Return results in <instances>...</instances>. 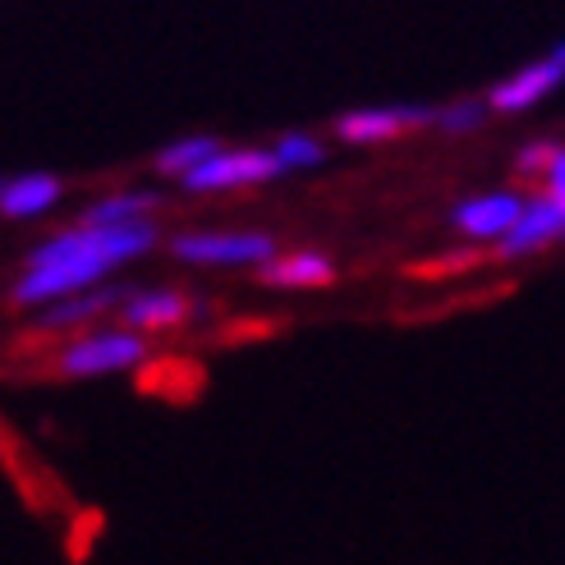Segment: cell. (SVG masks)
<instances>
[{
    "label": "cell",
    "instance_id": "11",
    "mask_svg": "<svg viewBox=\"0 0 565 565\" xmlns=\"http://www.w3.org/2000/svg\"><path fill=\"white\" fill-rule=\"evenodd\" d=\"M184 313H189L184 295H175V290H148V295H129L125 327H134V331H166V327L184 322Z\"/></svg>",
    "mask_w": 565,
    "mask_h": 565
},
{
    "label": "cell",
    "instance_id": "4",
    "mask_svg": "<svg viewBox=\"0 0 565 565\" xmlns=\"http://www.w3.org/2000/svg\"><path fill=\"white\" fill-rule=\"evenodd\" d=\"M171 253L193 267H258L276 258V244L271 235H258V231H231V235L203 231V235H180Z\"/></svg>",
    "mask_w": 565,
    "mask_h": 565
},
{
    "label": "cell",
    "instance_id": "7",
    "mask_svg": "<svg viewBox=\"0 0 565 565\" xmlns=\"http://www.w3.org/2000/svg\"><path fill=\"white\" fill-rule=\"evenodd\" d=\"M524 216V198L515 193H483V198H469L450 212V225L469 239H505L515 231V221Z\"/></svg>",
    "mask_w": 565,
    "mask_h": 565
},
{
    "label": "cell",
    "instance_id": "9",
    "mask_svg": "<svg viewBox=\"0 0 565 565\" xmlns=\"http://www.w3.org/2000/svg\"><path fill=\"white\" fill-rule=\"evenodd\" d=\"M65 184L55 175H19V180H6V193H0V212L10 221H28V216H42L61 203Z\"/></svg>",
    "mask_w": 565,
    "mask_h": 565
},
{
    "label": "cell",
    "instance_id": "6",
    "mask_svg": "<svg viewBox=\"0 0 565 565\" xmlns=\"http://www.w3.org/2000/svg\"><path fill=\"white\" fill-rule=\"evenodd\" d=\"M565 83V61H556V55H547V61H533L524 70H515L511 78H501L492 88V110H501V116H520V110L539 106L543 97H552L556 88Z\"/></svg>",
    "mask_w": 565,
    "mask_h": 565
},
{
    "label": "cell",
    "instance_id": "12",
    "mask_svg": "<svg viewBox=\"0 0 565 565\" xmlns=\"http://www.w3.org/2000/svg\"><path fill=\"white\" fill-rule=\"evenodd\" d=\"M120 299H129V290H120V286H110V290H78V295H70V303L46 308V313L38 318V327L42 331H70V327L93 322L97 313H106V308L120 303Z\"/></svg>",
    "mask_w": 565,
    "mask_h": 565
},
{
    "label": "cell",
    "instance_id": "2",
    "mask_svg": "<svg viewBox=\"0 0 565 565\" xmlns=\"http://www.w3.org/2000/svg\"><path fill=\"white\" fill-rule=\"evenodd\" d=\"M143 359H148V341L134 327H125V331H93V335H83V341H74L61 354V373L65 377H106V373L138 369Z\"/></svg>",
    "mask_w": 565,
    "mask_h": 565
},
{
    "label": "cell",
    "instance_id": "5",
    "mask_svg": "<svg viewBox=\"0 0 565 565\" xmlns=\"http://www.w3.org/2000/svg\"><path fill=\"white\" fill-rule=\"evenodd\" d=\"M437 120V110L428 106H373V110H350V116L335 120V134L354 148H373L386 143V138H401L405 129H418Z\"/></svg>",
    "mask_w": 565,
    "mask_h": 565
},
{
    "label": "cell",
    "instance_id": "3",
    "mask_svg": "<svg viewBox=\"0 0 565 565\" xmlns=\"http://www.w3.org/2000/svg\"><path fill=\"white\" fill-rule=\"evenodd\" d=\"M286 166L276 152H258V148H239V152H212L207 161H198L193 171L180 180L189 193H231V189H248V184H267L276 180Z\"/></svg>",
    "mask_w": 565,
    "mask_h": 565
},
{
    "label": "cell",
    "instance_id": "8",
    "mask_svg": "<svg viewBox=\"0 0 565 565\" xmlns=\"http://www.w3.org/2000/svg\"><path fill=\"white\" fill-rule=\"evenodd\" d=\"M556 239H565V207L556 198H533V203H524L515 231L501 239V253L505 258H529V253H539Z\"/></svg>",
    "mask_w": 565,
    "mask_h": 565
},
{
    "label": "cell",
    "instance_id": "15",
    "mask_svg": "<svg viewBox=\"0 0 565 565\" xmlns=\"http://www.w3.org/2000/svg\"><path fill=\"white\" fill-rule=\"evenodd\" d=\"M271 152L280 157V166H286V171H308V166L322 161V143H318V138H308V134H286Z\"/></svg>",
    "mask_w": 565,
    "mask_h": 565
},
{
    "label": "cell",
    "instance_id": "1",
    "mask_svg": "<svg viewBox=\"0 0 565 565\" xmlns=\"http://www.w3.org/2000/svg\"><path fill=\"white\" fill-rule=\"evenodd\" d=\"M157 244V231L148 221H129V225H78L46 244L33 248L28 271L14 286V303H55L70 299L78 290H93L97 280L120 267L138 253H148Z\"/></svg>",
    "mask_w": 565,
    "mask_h": 565
},
{
    "label": "cell",
    "instance_id": "18",
    "mask_svg": "<svg viewBox=\"0 0 565 565\" xmlns=\"http://www.w3.org/2000/svg\"><path fill=\"white\" fill-rule=\"evenodd\" d=\"M561 148H552V143H539V148H524V171H547V166H552V157H556Z\"/></svg>",
    "mask_w": 565,
    "mask_h": 565
},
{
    "label": "cell",
    "instance_id": "13",
    "mask_svg": "<svg viewBox=\"0 0 565 565\" xmlns=\"http://www.w3.org/2000/svg\"><path fill=\"white\" fill-rule=\"evenodd\" d=\"M157 207V193H110L102 203H93L83 212V225H129V221H148V212Z\"/></svg>",
    "mask_w": 565,
    "mask_h": 565
},
{
    "label": "cell",
    "instance_id": "16",
    "mask_svg": "<svg viewBox=\"0 0 565 565\" xmlns=\"http://www.w3.org/2000/svg\"><path fill=\"white\" fill-rule=\"evenodd\" d=\"M478 120H483V106H478V102H456V106L437 110V125H441V129H450V134H460V129H473Z\"/></svg>",
    "mask_w": 565,
    "mask_h": 565
},
{
    "label": "cell",
    "instance_id": "10",
    "mask_svg": "<svg viewBox=\"0 0 565 565\" xmlns=\"http://www.w3.org/2000/svg\"><path fill=\"white\" fill-rule=\"evenodd\" d=\"M331 263L322 253H290V258H271L263 267V280L276 290H318V286H331Z\"/></svg>",
    "mask_w": 565,
    "mask_h": 565
},
{
    "label": "cell",
    "instance_id": "19",
    "mask_svg": "<svg viewBox=\"0 0 565 565\" xmlns=\"http://www.w3.org/2000/svg\"><path fill=\"white\" fill-rule=\"evenodd\" d=\"M552 55H556V61H565V42H561V46H556V51H552Z\"/></svg>",
    "mask_w": 565,
    "mask_h": 565
},
{
    "label": "cell",
    "instance_id": "14",
    "mask_svg": "<svg viewBox=\"0 0 565 565\" xmlns=\"http://www.w3.org/2000/svg\"><path fill=\"white\" fill-rule=\"evenodd\" d=\"M212 152H221V143H216L212 134H189V138H175L171 148H161V152H157V171H161V175L184 180V175L193 171V166H198V161H207Z\"/></svg>",
    "mask_w": 565,
    "mask_h": 565
},
{
    "label": "cell",
    "instance_id": "17",
    "mask_svg": "<svg viewBox=\"0 0 565 565\" xmlns=\"http://www.w3.org/2000/svg\"><path fill=\"white\" fill-rule=\"evenodd\" d=\"M543 175H547V198H556V203L565 207V148L552 157V166H547Z\"/></svg>",
    "mask_w": 565,
    "mask_h": 565
},
{
    "label": "cell",
    "instance_id": "20",
    "mask_svg": "<svg viewBox=\"0 0 565 565\" xmlns=\"http://www.w3.org/2000/svg\"><path fill=\"white\" fill-rule=\"evenodd\" d=\"M0 193H6V180H0Z\"/></svg>",
    "mask_w": 565,
    "mask_h": 565
}]
</instances>
